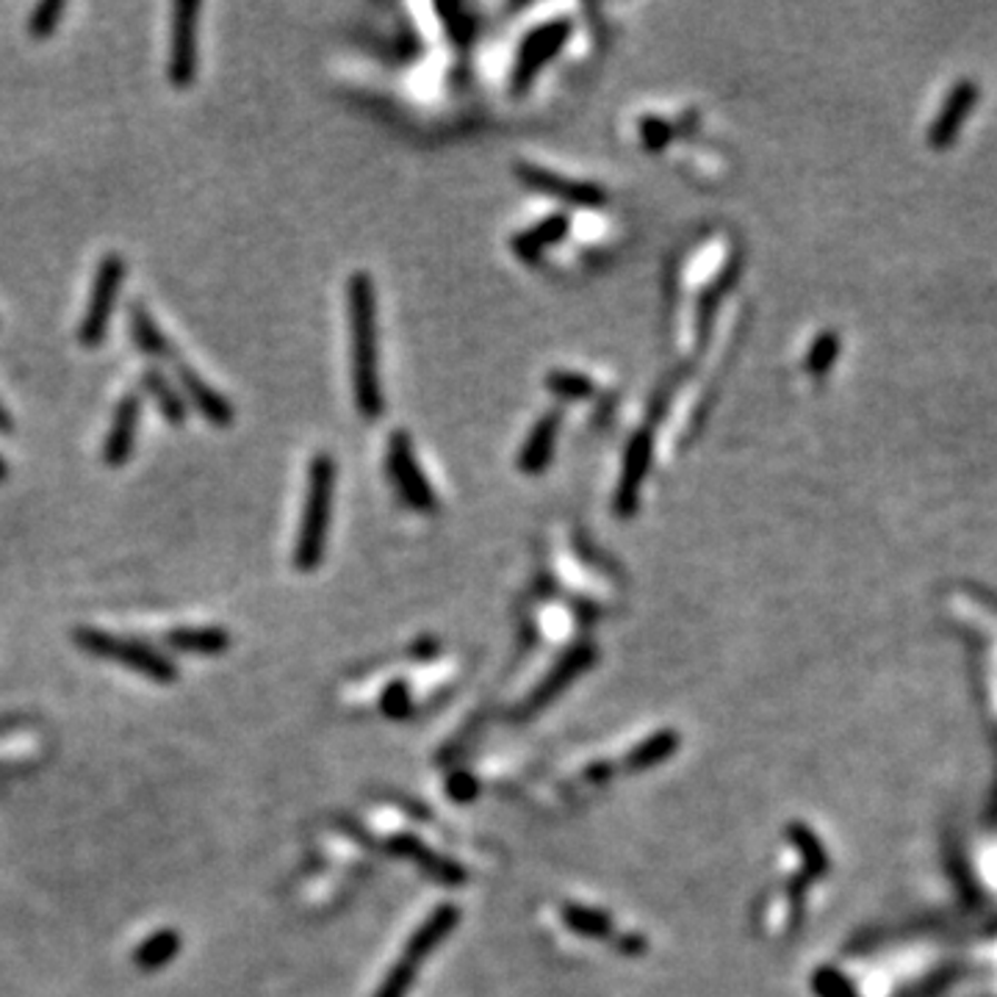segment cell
Wrapping results in <instances>:
<instances>
[{
    "label": "cell",
    "instance_id": "836d02e7",
    "mask_svg": "<svg viewBox=\"0 0 997 997\" xmlns=\"http://www.w3.org/2000/svg\"><path fill=\"white\" fill-rule=\"evenodd\" d=\"M610 773H613L610 764H591V768H588V779L591 781H608Z\"/></svg>",
    "mask_w": 997,
    "mask_h": 997
},
{
    "label": "cell",
    "instance_id": "ac0fdd59",
    "mask_svg": "<svg viewBox=\"0 0 997 997\" xmlns=\"http://www.w3.org/2000/svg\"><path fill=\"white\" fill-rule=\"evenodd\" d=\"M569 228L571 223L565 214H552V217L541 219V223L532 225V228L521 230V234L510 241V247H513V253L519 255L521 260H537L549 247H554L557 241L565 239Z\"/></svg>",
    "mask_w": 997,
    "mask_h": 997
},
{
    "label": "cell",
    "instance_id": "f1b7e54d",
    "mask_svg": "<svg viewBox=\"0 0 997 997\" xmlns=\"http://www.w3.org/2000/svg\"><path fill=\"white\" fill-rule=\"evenodd\" d=\"M383 712L388 718H407L411 715V695L402 682H394L383 695Z\"/></svg>",
    "mask_w": 997,
    "mask_h": 997
},
{
    "label": "cell",
    "instance_id": "d4e9b609",
    "mask_svg": "<svg viewBox=\"0 0 997 997\" xmlns=\"http://www.w3.org/2000/svg\"><path fill=\"white\" fill-rule=\"evenodd\" d=\"M790 840L796 842V848H798V851H801V857H803V865H807V872H803V878L823 876V872H826V853H823V848H820V842L812 837V831H809L807 826H801V823H792L790 826Z\"/></svg>",
    "mask_w": 997,
    "mask_h": 997
},
{
    "label": "cell",
    "instance_id": "7a4b0ae2",
    "mask_svg": "<svg viewBox=\"0 0 997 997\" xmlns=\"http://www.w3.org/2000/svg\"><path fill=\"white\" fill-rule=\"evenodd\" d=\"M336 457L327 455V452L310 457L308 477H305L303 515H299L297 543H294V565L299 571L319 569L322 557H325L333 504H336Z\"/></svg>",
    "mask_w": 997,
    "mask_h": 997
},
{
    "label": "cell",
    "instance_id": "ffe728a7",
    "mask_svg": "<svg viewBox=\"0 0 997 997\" xmlns=\"http://www.w3.org/2000/svg\"><path fill=\"white\" fill-rule=\"evenodd\" d=\"M388 851L399 853V857H407V859H416V862L422 865L430 876L438 878V881H444V884H461L463 878H466V870L457 868L455 862H446V859L435 857V853L427 851V848H424L416 837H407V835L394 837V840L388 842Z\"/></svg>",
    "mask_w": 997,
    "mask_h": 997
},
{
    "label": "cell",
    "instance_id": "44dd1931",
    "mask_svg": "<svg viewBox=\"0 0 997 997\" xmlns=\"http://www.w3.org/2000/svg\"><path fill=\"white\" fill-rule=\"evenodd\" d=\"M180 945H184L180 934H175V931H169V928H164V931L152 934V937H147L145 942H141L139 948H136V954H134L136 967H139V970H145V973L161 970V967H167L169 961H172L175 956H178Z\"/></svg>",
    "mask_w": 997,
    "mask_h": 997
},
{
    "label": "cell",
    "instance_id": "9a60e30c",
    "mask_svg": "<svg viewBox=\"0 0 997 997\" xmlns=\"http://www.w3.org/2000/svg\"><path fill=\"white\" fill-rule=\"evenodd\" d=\"M139 383L141 391L156 402L164 422H167L169 427H184L186 418H189V405H186L184 394H180V388L175 385V379L164 369H158V366H147V369L141 372Z\"/></svg>",
    "mask_w": 997,
    "mask_h": 997
},
{
    "label": "cell",
    "instance_id": "6da1fadb",
    "mask_svg": "<svg viewBox=\"0 0 997 997\" xmlns=\"http://www.w3.org/2000/svg\"><path fill=\"white\" fill-rule=\"evenodd\" d=\"M347 322H349V369H353L355 407L364 418L385 413L383 379H379V327L377 292L369 272H353L347 280Z\"/></svg>",
    "mask_w": 997,
    "mask_h": 997
},
{
    "label": "cell",
    "instance_id": "ba28073f",
    "mask_svg": "<svg viewBox=\"0 0 997 997\" xmlns=\"http://www.w3.org/2000/svg\"><path fill=\"white\" fill-rule=\"evenodd\" d=\"M651 457H654V435L643 427L629 438L626 452H623L621 480L613 498V510L619 519H632L638 513L640 491H643L645 477H649Z\"/></svg>",
    "mask_w": 997,
    "mask_h": 997
},
{
    "label": "cell",
    "instance_id": "3957f363",
    "mask_svg": "<svg viewBox=\"0 0 997 997\" xmlns=\"http://www.w3.org/2000/svg\"><path fill=\"white\" fill-rule=\"evenodd\" d=\"M76 645L87 654L100 657V660H115L120 662L128 671L141 673V677L152 679V682L169 684L178 679V668L172 665L169 657H164L161 651L152 649V645L141 643V640L120 638V634L103 632V629H89L81 626L76 629Z\"/></svg>",
    "mask_w": 997,
    "mask_h": 997
},
{
    "label": "cell",
    "instance_id": "277c9868",
    "mask_svg": "<svg viewBox=\"0 0 997 997\" xmlns=\"http://www.w3.org/2000/svg\"><path fill=\"white\" fill-rule=\"evenodd\" d=\"M125 272H128V264H125L120 253H106L100 258L98 269H95L92 292H89L87 299V310L78 322V344L81 347H100L109 336V325L115 319L117 303H120Z\"/></svg>",
    "mask_w": 997,
    "mask_h": 997
},
{
    "label": "cell",
    "instance_id": "e575fe53",
    "mask_svg": "<svg viewBox=\"0 0 997 997\" xmlns=\"http://www.w3.org/2000/svg\"><path fill=\"white\" fill-rule=\"evenodd\" d=\"M6 477H9V461H6V457L0 455V483H3Z\"/></svg>",
    "mask_w": 997,
    "mask_h": 997
},
{
    "label": "cell",
    "instance_id": "4fadbf2b",
    "mask_svg": "<svg viewBox=\"0 0 997 997\" xmlns=\"http://www.w3.org/2000/svg\"><path fill=\"white\" fill-rule=\"evenodd\" d=\"M593 660H596V649H593L591 643H576L574 649L565 651L563 660L554 665V671L543 679L541 688H537L535 693H532V699L526 701L524 712H535L541 710V707H546L552 699H557L580 673H585L588 668L593 665Z\"/></svg>",
    "mask_w": 997,
    "mask_h": 997
},
{
    "label": "cell",
    "instance_id": "cb8c5ba5",
    "mask_svg": "<svg viewBox=\"0 0 997 997\" xmlns=\"http://www.w3.org/2000/svg\"><path fill=\"white\" fill-rule=\"evenodd\" d=\"M546 388L552 391V394H557L560 399H569V402L588 399V396L593 394V383H591V377H588V374L565 372V369L549 372L546 374Z\"/></svg>",
    "mask_w": 997,
    "mask_h": 997
},
{
    "label": "cell",
    "instance_id": "e0dca14e",
    "mask_svg": "<svg viewBox=\"0 0 997 997\" xmlns=\"http://www.w3.org/2000/svg\"><path fill=\"white\" fill-rule=\"evenodd\" d=\"M976 100H978V87H973V83H967V81L959 83V87L950 92V98L945 100L937 122L931 125L928 141H931L934 147H939V150H942V147H948L950 141L956 139V134H959L961 122L967 120V115H970V109Z\"/></svg>",
    "mask_w": 997,
    "mask_h": 997
},
{
    "label": "cell",
    "instance_id": "83f0119b",
    "mask_svg": "<svg viewBox=\"0 0 997 997\" xmlns=\"http://www.w3.org/2000/svg\"><path fill=\"white\" fill-rule=\"evenodd\" d=\"M413 978H416V965H411V961H405V959L396 961L394 970L388 973V978H385L383 987L377 989V995L374 997H405L407 989H411Z\"/></svg>",
    "mask_w": 997,
    "mask_h": 997
},
{
    "label": "cell",
    "instance_id": "d6986e66",
    "mask_svg": "<svg viewBox=\"0 0 997 997\" xmlns=\"http://www.w3.org/2000/svg\"><path fill=\"white\" fill-rule=\"evenodd\" d=\"M167 643L184 654L214 657L230 649V632L223 626H184L167 632Z\"/></svg>",
    "mask_w": 997,
    "mask_h": 997
},
{
    "label": "cell",
    "instance_id": "5bb4252c",
    "mask_svg": "<svg viewBox=\"0 0 997 997\" xmlns=\"http://www.w3.org/2000/svg\"><path fill=\"white\" fill-rule=\"evenodd\" d=\"M560 424H563V411H549L543 413L535 422V427L526 435L524 446L519 452V468L530 477L543 474L549 468V461L554 455V444H557Z\"/></svg>",
    "mask_w": 997,
    "mask_h": 997
},
{
    "label": "cell",
    "instance_id": "8fae6325",
    "mask_svg": "<svg viewBox=\"0 0 997 997\" xmlns=\"http://www.w3.org/2000/svg\"><path fill=\"white\" fill-rule=\"evenodd\" d=\"M515 175L530 189L560 197V200L571 203L576 208H602L608 203V191L602 186L585 184V180H565L563 175H554L549 169L535 167V164H519Z\"/></svg>",
    "mask_w": 997,
    "mask_h": 997
},
{
    "label": "cell",
    "instance_id": "d6a6232c",
    "mask_svg": "<svg viewBox=\"0 0 997 997\" xmlns=\"http://www.w3.org/2000/svg\"><path fill=\"white\" fill-rule=\"evenodd\" d=\"M619 948L623 950V954H629V956H638V954H643L645 942H643V937H626V939H621V942H619Z\"/></svg>",
    "mask_w": 997,
    "mask_h": 997
},
{
    "label": "cell",
    "instance_id": "1f68e13d",
    "mask_svg": "<svg viewBox=\"0 0 997 997\" xmlns=\"http://www.w3.org/2000/svg\"><path fill=\"white\" fill-rule=\"evenodd\" d=\"M17 430V424H14V416H11V411L9 407H6V402L0 399V435H11Z\"/></svg>",
    "mask_w": 997,
    "mask_h": 997
},
{
    "label": "cell",
    "instance_id": "603a6c76",
    "mask_svg": "<svg viewBox=\"0 0 997 997\" xmlns=\"http://www.w3.org/2000/svg\"><path fill=\"white\" fill-rule=\"evenodd\" d=\"M563 920L569 922L571 931L582 934V937H610L613 931V922H610L608 915L596 909H588V906H576V904H565L563 906Z\"/></svg>",
    "mask_w": 997,
    "mask_h": 997
},
{
    "label": "cell",
    "instance_id": "f546056e",
    "mask_svg": "<svg viewBox=\"0 0 997 997\" xmlns=\"http://www.w3.org/2000/svg\"><path fill=\"white\" fill-rule=\"evenodd\" d=\"M640 136H643L649 150H660V147H665L671 141V125L657 120V117H645L640 122Z\"/></svg>",
    "mask_w": 997,
    "mask_h": 997
},
{
    "label": "cell",
    "instance_id": "8992f818",
    "mask_svg": "<svg viewBox=\"0 0 997 997\" xmlns=\"http://www.w3.org/2000/svg\"><path fill=\"white\" fill-rule=\"evenodd\" d=\"M569 37H571L569 20H546L537 28H532V31L521 39L519 53H515L513 76H510V83H513L515 95L530 89V83L535 81L537 72L543 70V65L552 61L554 56L563 50Z\"/></svg>",
    "mask_w": 997,
    "mask_h": 997
},
{
    "label": "cell",
    "instance_id": "7c38bea8",
    "mask_svg": "<svg viewBox=\"0 0 997 997\" xmlns=\"http://www.w3.org/2000/svg\"><path fill=\"white\" fill-rule=\"evenodd\" d=\"M128 336L134 342V347L145 358H150L152 366H158V369L161 366H175L180 361V353L175 349V344L169 342V336L161 330L156 316L147 310V305L141 299H130L128 303Z\"/></svg>",
    "mask_w": 997,
    "mask_h": 997
},
{
    "label": "cell",
    "instance_id": "30bf717a",
    "mask_svg": "<svg viewBox=\"0 0 997 997\" xmlns=\"http://www.w3.org/2000/svg\"><path fill=\"white\" fill-rule=\"evenodd\" d=\"M141 394L136 391H128L120 402H117L115 413H111V424L106 430V438H103V450H100V457L109 468H122L125 463L130 461L136 450V435H139V424H141Z\"/></svg>",
    "mask_w": 997,
    "mask_h": 997
},
{
    "label": "cell",
    "instance_id": "4316f807",
    "mask_svg": "<svg viewBox=\"0 0 997 997\" xmlns=\"http://www.w3.org/2000/svg\"><path fill=\"white\" fill-rule=\"evenodd\" d=\"M67 11V3H39L28 17V33L33 39H48L59 28L61 14Z\"/></svg>",
    "mask_w": 997,
    "mask_h": 997
},
{
    "label": "cell",
    "instance_id": "5b68a950",
    "mask_svg": "<svg viewBox=\"0 0 997 997\" xmlns=\"http://www.w3.org/2000/svg\"><path fill=\"white\" fill-rule=\"evenodd\" d=\"M197 3H175L169 17V50H167V81L175 89H189L200 70V45H197Z\"/></svg>",
    "mask_w": 997,
    "mask_h": 997
},
{
    "label": "cell",
    "instance_id": "484cf974",
    "mask_svg": "<svg viewBox=\"0 0 997 997\" xmlns=\"http://www.w3.org/2000/svg\"><path fill=\"white\" fill-rule=\"evenodd\" d=\"M837 355H840V336H837L835 330L820 333V336L812 342V347H809L807 369L818 374V377H823V374L835 366Z\"/></svg>",
    "mask_w": 997,
    "mask_h": 997
},
{
    "label": "cell",
    "instance_id": "4dcf8cb0",
    "mask_svg": "<svg viewBox=\"0 0 997 997\" xmlns=\"http://www.w3.org/2000/svg\"><path fill=\"white\" fill-rule=\"evenodd\" d=\"M450 792L455 801H472V798L477 796V781H474L468 773H455L450 779Z\"/></svg>",
    "mask_w": 997,
    "mask_h": 997
},
{
    "label": "cell",
    "instance_id": "52a82bcc",
    "mask_svg": "<svg viewBox=\"0 0 997 997\" xmlns=\"http://www.w3.org/2000/svg\"><path fill=\"white\" fill-rule=\"evenodd\" d=\"M385 461H388V474L391 480H394L396 491H399L402 498H405L413 510L433 513V510L438 507L433 485H430V480L424 477V472L416 463V455H413L411 435L396 430V433L388 438V457H385Z\"/></svg>",
    "mask_w": 997,
    "mask_h": 997
},
{
    "label": "cell",
    "instance_id": "9c48e42d",
    "mask_svg": "<svg viewBox=\"0 0 997 997\" xmlns=\"http://www.w3.org/2000/svg\"><path fill=\"white\" fill-rule=\"evenodd\" d=\"M172 374H175L172 377L175 385H178L180 394H184L186 405L195 407V411L200 413V416L206 418L211 427H217V430L234 427L236 407H234V402L223 394V391L214 388V385L208 383L200 372L191 369V366L184 364V361H178V364L172 366Z\"/></svg>",
    "mask_w": 997,
    "mask_h": 997
},
{
    "label": "cell",
    "instance_id": "7402d4cb",
    "mask_svg": "<svg viewBox=\"0 0 997 997\" xmlns=\"http://www.w3.org/2000/svg\"><path fill=\"white\" fill-rule=\"evenodd\" d=\"M679 748V738L677 732L665 729V732H657L651 734L645 743H640L638 748H632V753L626 757V770H649L654 764L665 762V759L673 757V751Z\"/></svg>",
    "mask_w": 997,
    "mask_h": 997
},
{
    "label": "cell",
    "instance_id": "2e32d148",
    "mask_svg": "<svg viewBox=\"0 0 997 997\" xmlns=\"http://www.w3.org/2000/svg\"><path fill=\"white\" fill-rule=\"evenodd\" d=\"M457 920H461V911H457L455 906L452 904L438 906V909L427 917V922L411 937V942H407L405 948V961L418 965V961L427 959V956L433 954L452 931H455Z\"/></svg>",
    "mask_w": 997,
    "mask_h": 997
}]
</instances>
